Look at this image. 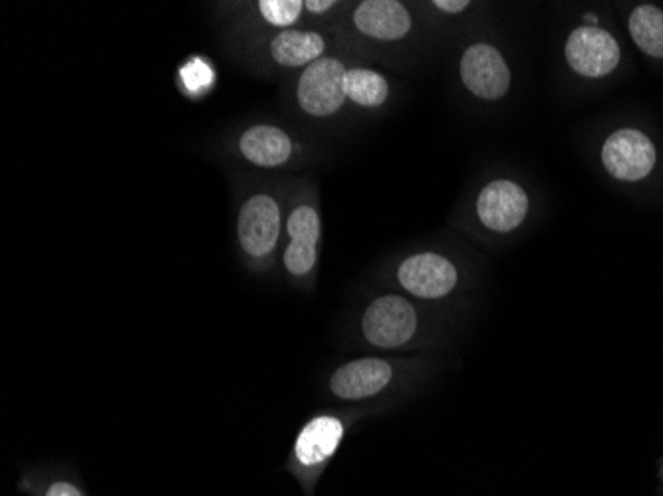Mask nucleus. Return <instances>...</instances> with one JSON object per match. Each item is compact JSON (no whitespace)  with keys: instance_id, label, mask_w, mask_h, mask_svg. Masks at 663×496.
I'll use <instances>...</instances> for the list:
<instances>
[{"instance_id":"f257e3e1","label":"nucleus","mask_w":663,"mask_h":496,"mask_svg":"<svg viewBox=\"0 0 663 496\" xmlns=\"http://www.w3.org/2000/svg\"><path fill=\"white\" fill-rule=\"evenodd\" d=\"M346 74L348 69L336 59L316 60L304 69L296 100L308 116L328 117L336 114L346 102Z\"/></svg>"},{"instance_id":"f03ea898","label":"nucleus","mask_w":663,"mask_h":496,"mask_svg":"<svg viewBox=\"0 0 663 496\" xmlns=\"http://www.w3.org/2000/svg\"><path fill=\"white\" fill-rule=\"evenodd\" d=\"M418 314L406 298L387 294L373 301L361 318V332L372 346H404L416 334Z\"/></svg>"},{"instance_id":"7ed1b4c3","label":"nucleus","mask_w":663,"mask_h":496,"mask_svg":"<svg viewBox=\"0 0 663 496\" xmlns=\"http://www.w3.org/2000/svg\"><path fill=\"white\" fill-rule=\"evenodd\" d=\"M280 225L279 203L272 196H248L237 220L239 243L248 256L265 258L279 244Z\"/></svg>"},{"instance_id":"20e7f679","label":"nucleus","mask_w":663,"mask_h":496,"mask_svg":"<svg viewBox=\"0 0 663 496\" xmlns=\"http://www.w3.org/2000/svg\"><path fill=\"white\" fill-rule=\"evenodd\" d=\"M566 60L571 68L586 78H602L620 62L616 38L598 26H581L566 42Z\"/></svg>"},{"instance_id":"39448f33","label":"nucleus","mask_w":663,"mask_h":496,"mask_svg":"<svg viewBox=\"0 0 663 496\" xmlns=\"http://www.w3.org/2000/svg\"><path fill=\"white\" fill-rule=\"evenodd\" d=\"M604 167L622 181H640L655 165L653 143L636 129H620L605 139L602 150Z\"/></svg>"},{"instance_id":"423d86ee","label":"nucleus","mask_w":663,"mask_h":496,"mask_svg":"<svg viewBox=\"0 0 663 496\" xmlns=\"http://www.w3.org/2000/svg\"><path fill=\"white\" fill-rule=\"evenodd\" d=\"M457 268L451 260L435 253L409 256L397 270V280L418 298H443L457 287Z\"/></svg>"},{"instance_id":"0eeeda50","label":"nucleus","mask_w":663,"mask_h":496,"mask_svg":"<svg viewBox=\"0 0 663 496\" xmlns=\"http://www.w3.org/2000/svg\"><path fill=\"white\" fill-rule=\"evenodd\" d=\"M461 80L477 98L499 100L509 92L511 72L497 48L473 44L461 59Z\"/></svg>"},{"instance_id":"6e6552de","label":"nucleus","mask_w":663,"mask_h":496,"mask_svg":"<svg viewBox=\"0 0 663 496\" xmlns=\"http://www.w3.org/2000/svg\"><path fill=\"white\" fill-rule=\"evenodd\" d=\"M528 211V196L512 181H493L481 191L477 215L490 231L509 232L517 229Z\"/></svg>"},{"instance_id":"1a4fd4ad","label":"nucleus","mask_w":663,"mask_h":496,"mask_svg":"<svg viewBox=\"0 0 663 496\" xmlns=\"http://www.w3.org/2000/svg\"><path fill=\"white\" fill-rule=\"evenodd\" d=\"M392 376L394 370L384 359H356L336 370L330 380V390L340 399H366L382 392Z\"/></svg>"},{"instance_id":"9d476101","label":"nucleus","mask_w":663,"mask_h":496,"mask_svg":"<svg viewBox=\"0 0 663 496\" xmlns=\"http://www.w3.org/2000/svg\"><path fill=\"white\" fill-rule=\"evenodd\" d=\"M354 24L370 38L399 40L411 30V16L397 0H366L354 12Z\"/></svg>"},{"instance_id":"9b49d317","label":"nucleus","mask_w":663,"mask_h":496,"mask_svg":"<svg viewBox=\"0 0 663 496\" xmlns=\"http://www.w3.org/2000/svg\"><path fill=\"white\" fill-rule=\"evenodd\" d=\"M239 151L256 167H280L291 160L292 139L280 127L258 124L248 127L239 139Z\"/></svg>"},{"instance_id":"f8f14e48","label":"nucleus","mask_w":663,"mask_h":496,"mask_svg":"<svg viewBox=\"0 0 663 496\" xmlns=\"http://www.w3.org/2000/svg\"><path fill=\"white\" fill-rule=\"evenodd\" d=\"M344 437V425L336 417H316L294 443V455L304 467H316L336 453Z\"/></svg>"},{"instance_id":"ddd939ff","label":"nucleus","mask_w":663,"mask_h":496,"mask_svg":"<svg viewBox=\"0 0 663 496\" xmlns=\"http://www.w3.org/2000/svg\"><path fill=\"white\" fill-rule=\"evenodd\" d=\"M324 38L316 33L282 30L270 40V56L284 68H303L322 59Z\"/></svg>"},{"instance_id":"4468645a","label":"nucleus","mask_w":663,"mask_h":496,"mask_svg":"<svg viewBox=\"0 0 663 496\" xmlns=\"http://www.w3.org/2000/svg\"><path fill=\"white\" fill-rule=\"evenodd\" d=\"M629 33L636 44L653 59H663V12L641 4L629 16Z\"/></svg>"},{"instance_id":"2eb2a0df","label":"nucleus","mask_w":663,"mask_h":496,"mask_svg":"<svg viewBox=\"0 0 663 496\" xmlns=\"http://www.w3.org/2000/svg\"><path fill=\"white\" fill-rule=\"evenodd\" d=\"M390 86L382 74L368 68H352L346 74V96L361 107H378L384 104Z\"/></svg>"},{"instance_id":"dca6fc26","label":"nucleus","mask_w":663,"mask_h":496,"mask_svg":"<svg viewBox=\"0 0 663 496\" xmlns=\"http://www.w3.org/2000/svg\"><path fill=\"white\" fill-rule=\"evenodd\" d=\"M286 232L291 237V243L316 246L320 239V217L315 207L301 205L294 208L286 220Z\"/></svg>"},{"instance_id":"f3484780","label":"nucleus","mask_w":663,"mask_h":496,"mask_svg":"<svg viewBox=\"0 0 663 496\" xmlns=\"http://www.w3.org/2000/svg\"><path fill=\"white\" fill-rule=\"evenodd\" d=\"M256 9L260 12L263 21L270 26L289 28L301 18L304 2L301 0H260Z\"/></svg>"},{"instance_id":"a211bd4d","label":"nucleus","mask_w":663,"mask_h":496,"mask_svg":"<svg viewBox=\"0 0 663 496\" xmlns=\"http://www.w3.org/2000/svg\"><path fill=\"white\" fill-rule=\"evenodd\" d=\"M181 80L186 84L187 90L191 93L207 90L215 81V72L203 59H191L181 68Z\"/></svg>"},{"instance_id":"6ab92c4d","label":"nucleus","mask_w":663,"mask_h":496,"mask_svg":"<svg viewBox=\"0 0 663 496\" xmlns=\"http://www.w3.org/2000/svg\"><path fill=\"white\" fill-rule=\"evenodd\" d=\"M433 7H437L439 11L449 12V14H457V12L466 11L469 2L467 0H435Z\"/></svg>"},{"instance_id":"aec40b11","label":"nucleus","mask_w":663,"mask_h":496,"mask_svg":"<svg viewBox=\"0 0 663 496\" xmlns=\"http://www.w3.org/2000/svg\"><path fill=\"white\" fill-rule=\"evenodd\" d=\"M47 496H82V493L71 483H54L48 488Z\"/></svg>"},{"instance_id":"412c9836","label":"nucleus","mask_w":663,"mask_h":496,"mask_svg":"<svg viewBox=\"0 0 663 496\" xmlns=\"http://www.w3.org/2000/svg\"><path fill=\"white\" fill-rule=\"evenodd\" d=\"M304 7L315 14H322V12L330 11L334 7V2L332 0H308V2H304Z\"/></svg>"},{"instance_id":"4be33fe9","label":"nucleus","mask_w":663,"mask_h":496,"mask_svg":"<svg viewBox=\"0 0 663 496\" xmlns=\"http://www.w3.org/2000/svg\"><path fill=\"white\" fill-rule=\"evenodd\" d=\"M586 21H588V23L596 24L598 23V18H596V16H594V14H586Z\"/></svg>"}]
</instances>
